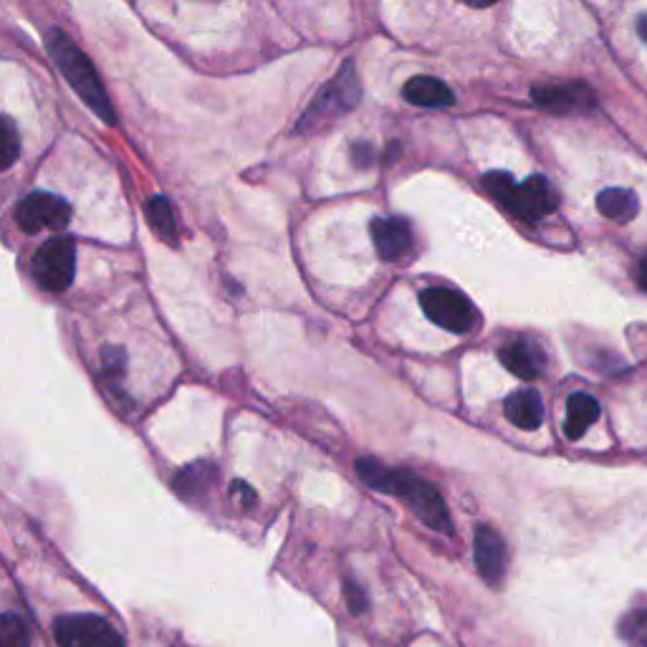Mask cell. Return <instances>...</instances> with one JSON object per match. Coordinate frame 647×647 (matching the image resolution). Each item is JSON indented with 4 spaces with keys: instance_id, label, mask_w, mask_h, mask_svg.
Wrapping results in <instances>:
<instances>
[{
    "instance_id": "1",
    "label": "cell",
    "mask_w": 647,
    "mask_h": 647,
    "mask_svg": "<svg viewBox=\"0 0 647 647\" xmlns=\"http://www.w3.org/2000/svg\"><path fill=\"white\" fill-rule=\"evenodd\" d=\"M357 470L359 478H362L369 488L397 496L400 501L408 504L410 511L418 516L425 526L448 536L452 534L448 506L442 501L438 488L430 486L428 480L405 474V470L385 468L382 464H375V460H357Z\"/></svg>"
},
{
    "instance_id": "2",
    "label": "cell",
    "mask_w": 647,
    "mask_h": 647,
    "mask_svg": "<svg viewBox=\"0 0 647 647\" xmlns=\"http://www.w3.org/2000/svg\"><path fill=\"white\" fill-rule=\"evenodd\" d=\"M46 49H49L57 69L67 77L71 89L87 101L91 112L104 119L107 125H115V119H117L115 107H112V101H109L104 87H101L99 73L94 69V63L89 61L87 53L59 29L46 33Z\"/></svg>"
},
{
    "instance_id": "3",
    "label": "cell",
    "mask_w": 647,
    "mask_h": 647,
    "mask_svg": "<svg viewBox=\"0 0 647 647\" xmlns=\"http://www.w3.org/2000/svg\"><path fill=\"white\" fill-rule=\"evenodd\" d=\"M359 101V79L355 61H347L345 67L339 69L335 79L324 87L317 99L311 101L307 112L299 119V132H313V129L327 127L329 122H335L341 115H347L349 109H355Z\"/></svg>"
},
{
    "instance_id": "4",
    "label": "cell",
    "mask_w": 647,
    "mask_h": 647,
    "mask_svg": "<svg viewBox=\"0 0 647 647\" xmlns=\"http://www.w3.org/2000/svg\"><path fill=\"white\" fill-rule=\"evenodd\" d=\"M33 279L43 291H67L77 273V246L67 236L49 238L33 256Z\"/></svg>"
},
{
    "instance_id": "5",
    "label": "cell",
    "mask_w": 647,
    "mask_h": 647,
    "mask_svg": "<svg viewBox=\"0 0 647 647\" xmlns=\"http://www.w3.org/2000/svg\"><path fill=\"white\" fill-rule=\"evenodd\" d=\"M420 307L432 324L440 329H448L452 335H466L476 327V309L464 293L446 286L436 289H425L420 293Z\"/></svg>"
},
{
    "instance_id": "6",
    "label": "cell",
    "mask_w": 647,
    "mask_h": 647,
    "mask_svg": "<svg viewBox=\"0 0 647 647\" xmlns=\"http://www.w3.org/2000/svg\"><path fill=\"white\" fill-rule=\"evenodd\" d=\"M59 647H125L122 635L99 615H67L53 625Z\"/></svg>"
},
{
    "instance_id": "7",
    "label": "cell",
    "mask_w": 647,
    "mask_h": 647,
    "mask_svg": "<svg viewBox=\"0 0 647 647\" xmlns=\"http://www.w3.org/2000/svg\"><path fill=\"white\" fill-rule=\"evenodd\" d=\"M16 220L26 233H41V230H63L71 220V206L51 192H31L23 198L16 210Z\"/></svg>"
},
{
    "instance_id": "8",
    "label": "cell",
    "mask_w": 647,
    "mask_h": 647,
    "mask_svg": "<svg viewBox=\"0 0 647 647\" xmlns=\"http://www.w3.org/2000/svg\"><path fill=\"white\" fill-rule=\"evenodd\" d=\"M531 99L536 107L547 109L554 115H575V112H589L595 109L597 97L587 84L581 81H569V84H547V87H534Z\"/></svg>"
},
{
    "instance_id": "9",
    "label": "cell",
    "mask_w": 647,
    "mask_h": 647,
    "mask_svg": "<svg viewBox=\"0 0 647 647\" xmlns=\"http://www.w3.org/2000/svg\"><path fill=\"white\" fill-rule=\"evenodd\" d=\"M559 206V192L554 190V185L544 178V175H531L529 180L521 182L516 188V200L511 212L524 220H541L551 216Z\"/></svg>"
},
{
    "instance_id": "10",
    "label": "cell",
    "mask_w": 647,
    "mask_h": 647,
    "mask_svg": "<svg viewBox=\"0 0 647 647\" xmlns=\"http://www.w3.org/2000/svg\"><path fill=\"white\" fill-rule=\"evenodd\" d=\"M372 240L377 253L382 261H400L410 253L412 248V230L410 223L402 218H375L372 226Z\"/></svg>"
},
{
    "instance_id": "11",
    "label": "cell",
    "mask_w": 647,
    "mask_h": 647,
    "mask_svg": "<svg viewBox=\"0 0 647 647\" xmlns=\"http://www.w3.org/2000/svg\"><path fill=\"white\" fill-rule=\"evenodd\" d=\"M474 554H476V567L488 585H498L504 579L506 571V544L498 531L480 526L474 539Z\"/></svg>"
},
{
    "instance_id": "12",
    "label": "cell",
    "mask_w": 647,
    "mask_h": 647,
    "mask_svg": "<svg viewBox=\"0 0 647 647\" xmlns=\"http://www.w3.org/2000/svg\"><path fill=\"white\" fill-rule=\"evenodd\" d=\"M501 362L506 369H511L516 377H521V380H534V377H539L544 372V367H547V355H544V349L536 345L531 339H514L511 345H506L501 349Z\"/></svg>"
},
{
    "instance_id": "13",
    "label": "cell",
    "mask_w": 647,
    "mask_h": 647,
    "mask_svg": "<svg viewBox=\"0 0 647 647\" xmlns=\"http://www.w3.org/2000/svg\"><path fill=\"white\" fill-rule=\"evenodd\" d=\"M504 412L511 425H516L519 430H539L544 422V405L541 397L536 390H516L506 397Z\"/></svg>"
},
{
    "instance_id": "14",
    "label": "cell",
    "mask_w": 647,
    "mask_h": 647,
    "mask_svg": "<svg viewBox=\"0 0 647 647\" xmlns=\"http://www.w3.org/2000/svg\"><path fill=\"white\" fill-rule=\"evenodd\" d=\"M405 99L410 101L415 107H428V109H438V107H452L456 104V94H452L448 84H442L440 79L432 77H415L402 89Z\"/></svg>"
},
{
    "instance_id": "15",
    "label": "cell",
    "mask_w": 647,
    "mask_h": 647,
    "mask_svg": "<svg viewBox=\"0 0 647 647\" xmlns=\"http://www.w3.org/2000/svg\"><path fill=\"white\" fill-rule=\"evenodd\" d=\"M599 402L587 392H575L567 400V422H564V436L569 440H579L599 418Z\"/></svg>"
},
{
    "instance_id": "16",
    "label": "cell",
    "mask_w": 647,
    "mask_h": 647,
    "mask_svg": "<svg viewBox=\"0 0 647 647\" xmlns=\"http://www.w3.org/2000/svg\"><path fill=\"white\" fill-rule=\"evenodd\" d=\"M597 210L615 223H630L640 210V200L627 188H607L597 196Z\"/></svg>"
},
{
    "instance_id": "17",
    "label": "cell",
    "mask_w": 647,
    "mask_h": 647,
    "mask_svg": "<svg viewBox=\"0 0 647 647\" xmlns=\"http://www.w3.org/2000/svg\"><path fill=\"white\" fill-rule=\"evenodd\" d=\"M147 218L155 228V233L168 240L170 246L178 243V223H175V212L170 208L168 198L157 196L150 202H147Z\"/></svg>"
},
{
    "instance_id": "18",
    "label": "cell",
    "mask_w": 647,
    "mask_h": 647,
    "mask_svg": "<svg viewBox=\"0 0 647 647\" xmlns=\"http://www.w3.org/2000/svg\"><path fill=\"white\" fill-rule=\"evenodd\" d=\"M617 633L630 647H647V603L635 605L619 619Z\"/></svg>"
},
{
    "instance_id": "19",
    "label": "cell",
    "mask_w": 647,
    "mask_h": 647,
    "mask_svg": "<svg viewBox=\"0 0 647 647\" xmlns=\"http://www.w3.org/2000/svg\"><path fill=\"white\" fill-rule=\"evenodd\" d=\"M0 647H31V633L23 617L13 613L0 615Z\"/></svg>"
},
{
    "instance_id": "20",
    "label": "cell",
    "mask_w": 647,
    "mask_h": 647,
    "mask_svg": "<svg viewBox=\"0 0 647 647\" xmlns=\"http://www.w3.org/2000/svg\"><path fill=\"white\" fill-rule=\"evenodd\" d=\"M21 155V137L8 117H0V170H8Z\"/></svg>"
},
{
    "instance_id": "21",
    "label": "cell",
    "mask_w": 647,
    "mask_h": 647,
    "mask_svg": "<svg viewBox=\"0 0 647 647\" xmlns=\"http://www.w3.org/2000/svg\"><path fill=\"white\" fill-rule=\"evenodd\" d=\"M484 185H486V190L491 192V196L501 202L504 208L511 210L514 208V200H516V180L511 178L508 172H501V170H494V172H488L486 178H484Z\"/></svg>"
},
{
    "instance_id": "22",
    "label": "cell",
    "mask_w": 647,
    "mask_h": 647,
    "mask_svg": "<svg viewBox=\"0 0 647 647\" xmlns=\"http://www.w3.org/2000/svg\"><path fill=\"white\" fill-rule=\"evenodd\" d=\"M101 367H104V375H109V377H122V372H125V352L122 349L107 347L104 355H101Z\"/></svg>"
},
{
    "instance_id": "23",
    "label": "cell",
    "mask_w": 647,
    "mask_h": 647,
    "mask_svg": "<svg viewBox=\"0 0 647 647\" xmlns=\"http://www.w3.org/2000/svg\"><path fill=\"white\" fill-rule=\"evenodd\" d=\"M345 595H347V605H349V609H352L355 615L365 613V609H367V595H365V589L357 585V581H347Z\"/></svg>"
},
{
    "instance_id": "24",
    "label": "cell",
    "mask_w": 647,
    "mask_h": 647,
    "mask_svg": "<svg viewBox=\"0 0 647 647\" xmlns=\"http://www.w3.org/2000/svg\"><path fill=\"white\" fill-rule=\"evenodd\" d=\"M352 160H355V165H359V168H367V165L375 160V150L369 145H355Z\"/></svg>"
},
{
    "instance_id": "25",
    "label": "cell",
    "mask_w": 647,
    "mask_h": 647,
    "mask_svg": "<svg viewBox=\"0 0 647 647\" xmlns=\"http://www.w3.org/2000/svg\"><path fill=\"white\" fill-rule=\"evenodd\" d=\"M233 494H236V498H238V504L240 506H253L256 504V494L251 491V488H248L246 484H240V480H236L233 484Z\"/></svg>"
},
{
    "instance_id": "26",
    "label": "cell",
    "mask_w": 647,
    "mask_h": 647,
    "mask_svg": "<svg viewBox=\"0 0 647 647\" xmlns=\"http://www.w3.org/2000/svg\"><path fill=\"white\" fill-rule=\"evenodd\" d=\"M637 283L647 291V253L640 258V263H637Z\"/></svg>"
},
{
    "instance_id": "27",
    "label": "cell",
    "mask_w": 647,
    "mask_h": 647,
    "mask_svg": "<svg viewBox=\"0 0 647 647\" xmlns=\"http://www.w3.org/2000/svg\"><path fill=\"white\" fill-rule=\"evenodd\" d=\"M460 3H466L470 8H488V6H496L498 0H460Z\"/></svg>"
},
{
    "instance_id": "28",
    "label": "cell",
    "mask_w": 647,
    "mask_h": 647,
    "mask_svg": "<svg viewBox=\"0 0 647 647\" xmlns=\"http://www.w3.org/2000/svg\"><path fill=\"white\" fill-rule=\"evenodd\" d=\"M637 33H640V39L647 43V13L637 18Z\"/></svg>"
}]
</instances>
